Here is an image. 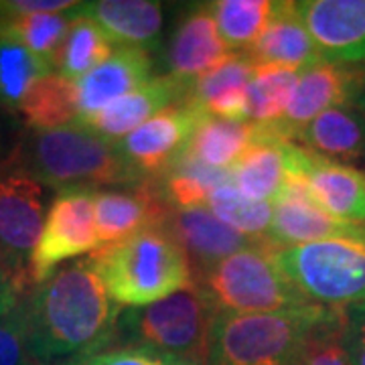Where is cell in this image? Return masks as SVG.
<instances>
[{
  "label": "cell",
  "mask_w": 365,
  "mask_h": 365,
  "mask_svg": "<svg viewBox=\"0 0 365 365\" xmlns=\"http://www.w3.org/2000/svg\"><path fill=\"white\" fill-rule=\"evenodd\" d=\"M165 227L179 240L195 272L256 242L223 223L209 207L173 209Z\"/></svg>",
  "instance_id": "obj_20"
},
{
  "label": "cell",
  "mask_w": 365,
  "mask_h": 365,
  "mask_svg": "<svg viewBox=\"0 0 365 365\" xmlns=\"http://www.w3.org/2000/svg\"><path fill=\"white\" fill-rule=\"evenodd\" d=\"M246 55L254 67H284L299 73L321 61L297 2H274L264 35Z\"/></svg>",
  "instance_id": "obj_19"
},
{
  "label": "cell",
  "mask_w": 365,
  "mask_h": 365,
  "mask_svg": "<svg viewBox=\"0 0 365 365\" xmlns=\"http://www.w3.org/2000/svg\"><path fill=\"white\" fill-rule=\"evenodd\" d=\"M254 69L246 53H230L220 66L193 81L187 102L203 116L248 122V86Z\"/></svg>",
  "instance_id": "obj_21"
},
{
  "label": "cell",
  "mask_w": 365,
  "mask_h": 365,
  "mask_svg": "<svg viewBox=\"0 0 365 365\" xmlns=\"http://www.w3.org/2000/svg\"><path fill=\"white\" fill-rule=\"evenodd\" d=\"M201 118L187 100L170 106L118 143L120 153L143 179H158L187 153Z\"/></svg>",
  "instance_id": "obj_10"
},
{
  "label": "cell",
  "mask_w": 365,
  "mask_h": 365,
  "mask_svg": "<svg viewBox=\"0 0 365 365\" xmlns=\"http://www.w3.org/2000/svg\"><path fill=\"white\" fill-rule=\"evenodd\" d=\"M170 211L173 207L165 201L155 179L93 191V215L100 248L112 246L148 227L165 225Z\"/></svg>",
  "instance_id": "obj_14"
},
{
  "label": "cell",
  "mask_w": 365,
  "mask_h": 365,
  "mask_svg": "<svg viewBox=\"0 0 365 365\" xmlns=\"http://www.w3.org/2000/svg\"><path fill=\"white\" fill-rule=\"evenodd\" d=\"M120 314L90 256L69 262L26 297L31 359L59 364L102 351L118 337Z\"/></svg>",
  "instance_id": "obj_1"
},
{
  "label": "cell",
  "mask_w": 365,
  "mask_h": 365,
  "mask_svg": "<svg viewBox=\"0 0 365 365\" xmlns=\"http://www.w3.org/2000/svg\"><path fill=\"white\" fill-rule=\"evenodd\" d=\"M81 4V2H79ZM79 9V6H78ZM73 9L71 25L63 47L57 57L55 71L69 81H79L114 53V43L106 37V33L91 19Z\"/></svg>",
  "instance_id": "obj_28"
},
{
  "label": "cell",
  "mask_w": 365,
  "mask_h": 365,
  "mask_svg": "<svg viewBox=\"0 0 365 365\" xmlns=\"http://www.w3.org/2000/svg\"><path fill=\"white\" fill-rule=\"evenodd\" d=\"M153 78L150 53L143 47H118L102 66L76 81L79 120L104 110Z\"/></svg>",
  "instance_id": "obj_18"
},
{
  "label": "cell",
  "mask_w": 365,
  "mask_h": 365,
  "mask_svg": "<svg viewBox=\"0 0 365 365\" xmlns=\"http://www.w3.org/2000/svg\"><path fill=\"white\" fill-rule=\"evenodd\" d=\"M169 365H211L207 357H173L170 355Z\"/></svg>",
  "instance_id": "obj_39"
},
{
  "label": "cell",
  "mask_w": 365,
  "mask_h": 365,
  "mask_svg": "<svg viewBox=\"0 0 365 365\" xmlns=\"http://www.w3.org/2000/svg\"><path fill=\"white\" fill-rule=\"evenodd\" d=\"M351 104L359 110V114L365 118V71L364 76H361V81H359V86H357V90L353 93L351 98Z\"/></svg>",
  "instance_id": "obj_38"
},
{
  "label": "cell",
  "mask_w": 365,
  "mask_h": 365,
  "mask_svg": "<svg viewBox=\"0 0 365 365\" xmlns=\"http://www.w3.org/2000/svg\"><path fill=\"white\" fill-rule=\"evenodd\" d=\"M191 88L193 81L177 78L173 73L157 76L132 90L130 93L122 96L116 102H112L104 110L79 122L88 124L112 143H122L130 132L143 126L153 116H157L170 106L185 102L191 93Z\"/></svg>",
  "instance_id": "obj_16"
},
{
  "label": "cell",
  "mask_w": 365,
  "mask_h": 365,
  "mask_svg": "<svg viewBox=\"0 0 365 365\" xmlns=\"http://www.w3.org/2000/svg\"><path fill=\"white\" fill-rule=\"evenodd\" d=\"M45 59L13 39H0V106L16 110L35 81L53 73Z\"/></svg>",
  "instance_id": "obj_31"
},
{
  "label": "cell",
  "mask_w": 365,
  "mask_h": 365,
  "mask_svg": "<svg viewBox=\"0 0 365 365\" xmlns=\"http://www.w3.org/2000/svg\"><path fill=\"white\" fill-rule=\"evenodd\" d=\"M276 246L256 240L201 272L195 284L217 314L274 313L309 304L290 284L274 258Z\"/></svg>",
  "instance_id": "obj_5"
},
{
  "label": "cell",
  "mask_w": 365,
  "mask_h": 365,
  "mask_svg": "<svg viewBox=\"0 0 365 365\" xmlns=\"http://www.w3.org/2000/svg\"><path fill=\"white\" fill-rule=\"evenodd\" d=\"M100 250L93 191H61L47 209L39 242L29 260V278L35 287L45 282L61 264Z\"/></svg>",
  "instance_id": "obj_9"
},
{
  "label": "cell",
  "mask_w": 365,
  "mask_h": 365,
  "mask_svg": "<svg viewBox=\"0 0 365 365\" xmlns=\"http://www.w3.org/2000/svg\"><path fill=\"white\" fill-rule=\"evenodd\" d=\"M270 0H220L213 2L217 31L225 47L232 53H246L252 49L268 26Z\"/></svg>",
  "instance_id": "obj_30"
},
{
  "label": "cell",
  "mask_w": 365,
  "mask_h": 365,
  "mask_svg": "<svg viewBox=\"0 0 365 365\" xmlns=\"http://www.w3.org/2000/svg\"><path fill=\"white\" fill-rule=\"evenodd\" d=\"M26 284L29 282L9 272L6 266L0 260V300L11 299V297H25Z\"/></svg>",
  "instance_id": "obj_37"
},
{
  "label": "cell",
  "mask_w": 365,
  "mask_h": 365,
  "mask_svg": "<svg viewBox=\"0 0 365 365\" xmlns=\"http://www.w3.org/2000/svg\"><path fill=\"white\" fill-rule=\"evenodd\" d=\"M258 138L232 167L234 187L254 201L274 203L288 179V143L270 126H258Z\"/></svg>",
  "instance_id": "obj_22"
},
{
  "label": "cell",
  "mask_w": 365,
  "mask_h": 365,
  "mask_svg": "<svg viewBox=\"0 0 365 365\" xmlns=\"http://www.w3.org/2000/svg\"><path fill=\"white\" fill-rule=\"evenodd\" d=\"M294 365H353L341 335V309L319 325L302 345Z\"/></svg>",
  "instance_id": "obj_34"
},
{
  "label": "cell",
  "mask_w": 365,
  "mask_h": 365,
  "mask_svg": "<svg viewBox=\"0 0 365 365\" xmlns=\"http://www.w3.org/2000/svg\"><path fill=\"white\" fill-rule=\"evenodd\" d=\"M79 14L91 19L106 37L120 47H143L155 43L163 29V6L150 0H98L81 2Z\"/></svg>",
  "instance_id": "obj_24"
},
{
  "label": "cell",
  "mask_w": 365,
  "mask_h": 365,
  "mask_svg": "<svg viewBox=\"0 0 365 365\" xmlns=\"http://www.w3.org/2000/svg\"><path fill=\"white\" fill-rule=\"evenodd\" d=\"M364 71H355L345 66H333L319 61L309 69L300 71L299 83L288 104L284 118L270 126L282 140H290L311 120L329 108L351 102L353 93L361 81Z\"/></svg>",
  "instance_id": "obj_15"
},
{
  "label": "cell",
  "mask_w": 365,
  "mask_h": 365,
  "mask_svg": "<svg viewBox=\"0 0 365 365\" xmlns=\"http://www.w3.org/2000/svg\"><path fill=\"white\" fill-rule=\"evenodd\" d=\"M215 317V309L193 280L189 287L167 299L122 311L118 335L126 337L128 343L144 345L173 357L209 359Z\"/></svg>",
  "instance_id": "obj_7"
},
{
  "label": "cell",
  "mask_w": 365,
  "mask_h": 365,
  "mask_svg": "<svg viewBox=\"0 0 365 365\" xmlns=\"http://www.w3.org/2000/svg\"><path fill=\"white\" fill-rule=\"evenodd\" d=\"M272 223L268 242L276 248L299 246L333 237L365 235V225H353L335 220L317 203L300 173H288L282 195L272 203Z\"/></svg>",
  "instance_id": "obj_12"
},
{
  "label": "cell",
  "mask_w": 365,
  "mask_h": 365,
  "mask_svg": "<svg viewBox=\"0 0 365 365\" xmlns=\"http://www.w3.org/2000/svg\"><path fill=\"white\" fill-rule=\"evenodd\" d=\"M337 309L302 304L274 313L217 314L211 343V365H294L314 329Z\"/></svg>",
  "instance_id": "obj_4"
},
{
  "label": "cell",
  "mask_w": 365,
  "mask_h": 365,
  "mask_svg": "<svg viewBox=\"0 0 365 365\" xmlns=\"http://www.w3.org/2000/svg\"><path fill=\"white\" fill-rule=\"evenodd\" d=\"M207 205L235 232L244 234L250 240H268L274 213L272 203L248 199L235 189L234 182H227L211 193Z\"/></svg>",
  "instance_id": "obj_32"
},
{
  "label": "cell",
  "mask_w": 365,
  "mask_h": 365,
  "mask_svg": "<svg viewBox=\"0 0 365 365\" xmlns=\"http://www.w3.org/2000/svg\"><path fill=\"white\" fill-rule=\"evenodd\" d=\"M299 71L284 67H256L248 86V122L274 126L287 114Z\"/></svg>",
  "instance_id": "obj_29"
},
{
  "label": "cell",
  "mask_w": 365,
  "mask_h": 365,
  "mask_svg": "<svg viewBox=\"0 0 365 365\" xmlns=\"http://www.w3.org/2000/svg\"><path fill=\"white\" fill-rule=\"evenodd\" d=\"M274 258L309 304L345 309L365 302V235L276 248Z\"/></svg>",
  "instance_id": "obj_6"
},
{
  "label": "cell",
  "mask_w": 365,
  "mask_h": 365,
  "mask_svg": "<svg viewBox=\"0 0 365 365\" xmlns=\"http://www.w3.org/2000/svg\"><path fill=\"white\" fill-rule=\"evenodd\" d=\"M155 181L170 207L195 209L205 207L209 197L217 187L232 182V170L213 169L185 153L165 175H160Z\"/></svg>",
  "instance_id": "obj_27"
},
{
  "label": "cell",
  "mask_w": 365,
  "mask_h": 365,
  "mask_svg": "<svg viewBox=\"0 0 365 365\" xmlns=\"http://www.w3.org/2000/svg\"><path fill=\"white\" fill-rule=\"evenodd\" d=\"M25 124L33 132H45L79 120L76 83L57 71L35 81L19 108Z\"/></svg>",
  "instance_id": "obj_26"
},
{
  "label": "cell",
  "mask_w": 365,
  "mask_h": 365,
  "mask_svg": "<svg viewBox=\"0 0 365 365\" xmlns=\"http://www.w3.org/2000/svg\"><path fill=\"white\" fill-rule=\"evenodd\" d=\"M45 215V187L13 158L0 165V260L29 284V260Z\"/></svg>",
  "instance_id": "obj_8"
},
{
  "label": "cell",
  "mask_w": 365,
  "mask_h": 365,
  "mask_svg": "<svg viewBox=\"0 0 365 365\" xmlns=\"http://www.w3.org/2000/svg\"><path fill=\"white\" fill-rule=\"evenodd\" d=\"M13 160L43 187L59 193L71 189L100 191L144 181L122 157L118 143L79 120L55 130L33 132Z\"/></svg>",
  "instance_id": "obj_2"
},
{
  "label": "cell",
  "mask_w": 365,
  "mask_h": 365,
  "mask_svg": "<svg viewBox=\"0 0 365 365\" xmlns=\"http://www.w3.org/2000/svg\"><path fill=\"white\" fill-rule=\"evenodd\" d=\"M292 143L345 165L365 160V118L351 102L329 108L297 132Z\"/></svg>",
  "instance_id": "obj_23"
},
{
  "label": "cell",
  "mask_w": 365,
  "mask_h": 365,
  "mask_svg": "<svg viewBox=\"0 0 365 365\" xmlns=\"http://www.w3.org/2000/svg\"><path fill=\"white\" fill-rule=\"evenodd\" d=\"M258 138L252 122H232L215 116H203L197 124L187 153L213 169L232 170L242 155Z\"/></svg>",
  "instance_id": "obj_25"
},
{
  "label": "cell",
  "mask_w": 365,
  "mask_h": 365,
  "mask_svg": "<svg viewBox=\"0 0 365 365\" xmlns=\"http://www.w3.org/2000/svg\"><path fill=\"white\" fill-rule=\"evenodd\" d=\"M31 365H78V361H59V364H37V361H33Z\"/></svg>",
  "instance_id": "obj_40"
},
{
  "label": "cell",
  "mask_w": 365,
  "mask_h": 365,
  "mask_svg": "<svg viewBox=\"0 0 365 365\" xmlns=\"http://www.w3.org/2000/svg\"><path fill=\"white\" fill-rule=\"evenodd\" d=\"M343 345L353 365H365V302L341 309Z\"/></svg>",
  "instance_id": "obj_36"
},
{
  "label": "cell",
  "mask_w": 365,
  "mask_h": 365,
  "mask_svg": "<svg viewBox=\"0 0 365 365\" xmlns=\"http://www.w3.org/2000/svg\"><path fill=\"white\" fill-rule=\"evenodd\" d=\"M26 294L0 300V365H31Z\"/></svg>",
  "instance_id": "obj_33"
},
{
  "label": "cell",
  "mask_w": 365,
  "mask_h": 365,
  "mask_svg": "<svg viewBox=\"0 0 365 365\" xmlns=\"http://www.w3.org/2000/svg\"><path fill=\"white\" fill-rule=\"evenodd\" d=\"M76 361L78 365H169L170 355L148 349L144 345L124 343V345H110L102 351Z\"/></svg>",
  "instance_id": "obj_35"
},
{
  "label": "cell",
  "mask_w": 365,
  "mask_h": 365,
  "mask_svg": "<svg viewBox=\"0 0 365 365\" xmlns=\"http://www.w3.org/2000/svg\"><path fill=\"white\" fill-rule=\"evenodd\" d=\"M288 173H300L317 203L335 220L365 225V170L288 143Z\"/></svg>",
  "instance_id": "obj_11"
},
{
  "label": "cell",
  "mask_w": 365,
  "mask_h": 365,
  "mask_svg": "<svg viewBox=\"0 0 365 365\" xmlns=\"http://www.w3.org/2000/svg\"><path fill=\"white\" fill-rule=\"evenodd\" d=\"M302 16L321 61L353 66L365 61V0H300Z\"/></svg>",
  "instance_id": "obj_13"
},
{
  "label": "cell",
  "mask_w": 365,
  "mask_h": 365,
  "mask_svg": "<svg viewBox=\"0 0 365 365\" xmlns=\"http://www.w3.org/2000/svg\"><path fill=\"white\" fill-rule=\"evenodd\" d=\"M90 258L112 300L128 309L158 302L193 282L189 256L165 225L102 246Z\"/></svg>",
  "instance_id": "obj_3"
},
{
  "label": "cell",
  "mask_w": 365,
  "mask_h": 365,
  "mask_svg": "<svg viewBox=\"0 0 365 365\" xmlns=\"http://www.w3.org/2000/svg\"><path fill=\"white\" fill-rule=\"evenodd\" d=\"M230 55L217 31L213 2L197 4L189 9L173 33L167 63L169 73L195 81L209 73Z\"/></svg>",
  "instance_id": "obj_17"
}]
</instances>
